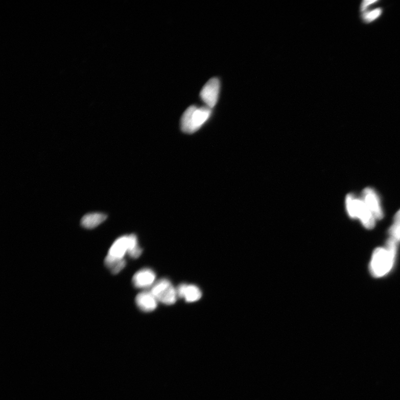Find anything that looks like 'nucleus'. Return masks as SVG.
Returning a JSON list of instances; mask_svg holds the SVG:
<instances>
[{
  "label": "nucleus",
  "instance_id": "f257e3e1",
  "mask_svg": "<svg viewBox=\"0 0 400 400\" xmlns=\"http://www.w3.org/2000/svg\"><path fill=\"white\" fill-rule=\"evenodd\" d=\"M397 242L390 238L387 241L385 248L374 250L370 265V270L374 277L385 276L392 269L394 264Z\"/></svg>",
  "mask_w": 400,
  "mask_h": 400
},
{
  "label": "nucleus",
  "instance_id": "f03ea898",
  "mask_svg": "<svg viewBox=\"0 0 400 400\" xmlns=\"http://www.w3.org/2000/svg\"><path fill=\"white\" fill-rule=\"evenodd\" d=\"M212 109L206 106H190L184 112L181 119V130L186 133H194L198 131L210 117Z\"/></svg>",
  "mask_w": 400,
  "mask_h": 400
},
{
  "label": "nucleus",
  "instance_id": "7ed1b4c3",
  "mask_svg": "<svg viewBox=\"0 0 400 400\" xmlns=\"http://www.w3.org/2000/svg\"><path fill=\"white\" fill-rule=\"evenodd\" d=\"M346 205L347 213L351 218L359 219L367 229H372L375 226L376 219L363 199L356 198L352 194H348Z\"/></svg>",
  "mask_w": 400,
  "mask_h": 400
},
{
  "label": "nucleus",
  "instance_id": "20e7f679",
  "mask_svg": "<svg viewBox=\"0 0 400 400\" xmlns=\"http://www.w3.org/2000/svg\"><path fill=\"white\" fill-rule=\"evenodd\" d=\"M133 234L118 238L113 243L105 259V265L107 268L112 270L120 262L130 248Z\"/></svg>",
  "mask_w": 400,
  "mask_h": 400
},
{
  "label": "nucleus",
  "instance_id": "39448f33",
  "mask_svg": "<svg viewBox=\"0 0 400 400\" xmlns=\"http://www.w3.org/2000/svg\"><path fill=\"white\" fill-rule=\"evenodd\" d=\"M151 293L157 300L167 305H172L178 297L176 289L167 278H161L152 286Z\"/></svg>",
  "mask_w": 400,
  "mask_h": 400
},
{
  "label": "nucleus",
  "instance_id": "423d86ee",
  "mask_svg": "<svg viewBox=\"0 0 400 400\" xmlns=\"http://www.w3.org/2000/svg\"><path fill=\"white\" fill-rule=\"evenodd\" d=\"M220 83L217 78H213L207 82L200 92L201 100L206 106L213 108L218 103Z\"/></svg>",
  "mask_w": 400,
  "mask_h": 400
},
{
  "label": "nucleus",
  "instance_id": "0eeeda50",
  "mask_svg": "<svg viewBox=\"0 0 400 400\" xmlns=\"http://www.w3.org/2000/svg\"><path fill=\"white\" fill-rule=\"evenodd\" d=\"M376 220L382 219L384 213L378 195L373 189L367 187L363 192V199Z\"/></svg>",
  "mask_w": 400,
  "mask_h": 400
},
{
  "label": "nucleus",
  "instance_id": "6e6552de",
  "mask_svg": "<svg viewBox=\"0 0 400 400\" xmlns=\"http://www.w3.org/2000/svg\"><path fill=\"white\" fill-rule=\"evenodd\" d=\"M156 277L153 270L145 268L138 271L133 276L132 283L137 289H147L153 286Z\"/></svg>",
  "mask_w": 400,
  "mask_h": 400
},
{
  "label": "nucleus",
  "instance_id": "1a4fd4ad",
  "mask_svg": "<svg viewBox=\"0 0 400 400\" xmlns=\"http://www.w3.org/2000/svg\"><path fill=\"white\" fill-rule=\"evenodd\" d=\"M178 297L183 298L187 302L199 301L202 297L200 288L194 285L181 284L176 289Z\"/></svg>",
  "mask_w": 400,
  "mask_h": 400
},
{
  "label": "nucleus",
  "instance_id": "9d476101",
  "mask_svg": "<svg viewBox=\"0 0 400 400\" xmlns=\"http://www.w3.org/2000/svg\"><path fill=\"white\" fill-rule=\"evenodd\" d=\"M138 309L144 312L154 311L157 307L158 301L151 291H143L138 294L135 298Z\"/></svg>",
  "mask_w": 400,
  "mask_h": 400
},
{
  "label": "nucleus",
  "instance_id": "9b49d317",
  "mask_svg": "<svg viewBox=\"0 0 400 400\" xmlns=\"http://www.w3.org/2000/svg\"><path fill=\"white\" fill-rule=\"evenodd\" d=\"M107 215L103 213H90L84 216L81 224L87 229H92L102 224L107 219Z\"/></svg>",
  "mask_w": 400,
  "mask_h": 400
},
{
  "label": "nucleus",
  "instance_id": "f8f14e48",
  "mask_svg": "<svg viewBox=\"0 0 400 400\" xmlns=\"http://www.w3.org/2000/svg\"><path fill=\"white\" fill-rule=\"evenodd\" d=\"M382 10L377 9L363 14V19L366 22H371L378 18L382 14Z\"/></svg>",
  "mask_w": 400,
  "mask_h": 400
},
{
  "label": "nucleus",
  "instance_id": "ddd939ff",
  "mask_svg": "<svg viewBox=\"0 0 400 400\" xmlns=\"http://www.w3.org/2000/svg\"><path fill=\"white\" fill-rule=\"evenodd\" d=\"M389 233L390 238L398 243L400 241V224L393 222L390 228Z\"/></svg>",
  "mask_w": 400,
  "mask_h": 400
},
{
  "label": "nucleus",
  "instance_id": "4468645a",
  "mask_svg": "<svg viewBox=\"0 0 400 400\" xmlns=\"http://www.w3.org/2000/svg\"><path fill=\"white\" fill-rule=\"evenodd\" d=\"M126 265V262L125 259L123 260L122 262H120L117 265L111 270V272L112 274H118L121 271H122L125 268Z\"/></svg>",
  "mask_w": 400,
  "mask_h": 400
},
{
  "label": "nucleus",
  "instance_id": "2eb2a0df",
  "mask_svg": "<svg viewBox=\"0 0 400 400\" xmlns=\"http://www.w3.org/2000/svg\"><path fill=\"white\" fill-rule=\"evenodd\" d=\"M377 1H371V0H366V1H364L363 4L361 5V10L362 11H365L366 8L368 7V6L371 5L372 4H374L377 3Z\"/></svg>",
  "mask_w": 400,
  "mask_h": 400
},
{
  "label": "nucleus",
  "instance_id": "dca6fc26",
  "mask_svg": "<svg viewBox=\"0 0 400 400\" xmlns=\"http://www.w3.org/2000/svg\"><path fill=\"white\" fill-rule=\"evenodd\" d=\"M394 223L400 224V209L395 215Z\"/></svg>",
  "mask_w": 400,
  "mask_h": 400
}]
</instances>
